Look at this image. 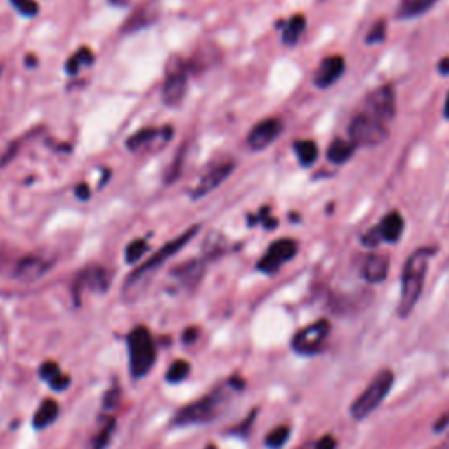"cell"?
Listing matches in <instances>:
<instances>
[{
	"mask_svg": "<svg viewBox=\"0 0 449 449\" xmlns=\"http://www.w3.org/2000/svg\"><path fill=\"white\" fill-rule=\"evenodd\" d=\"M244 383L239 379H230L211 391L206 397L192 402L186 408H183L174 416L176 427H193V425H207L214 419L221 418L230 408L237 395L242 391Z\"/></svg>",
	"mask_w": 449,
	"mask_h": 449,
	"instance_id": "obj_1",
	"label": "cell"
},
{
	"mask_svg": "<svg viewBox=\"0 0 449 449\" xmlns=\"http://www.w3.org/2000/svg\"><path fill=\"white\" fill-rule=\"evenodd\" d=\"M434 253H436L434 247H422V249H416L405 261L404 272H402L401 302H398L401 316L411 314L412 307L418 302L419 295H422L423 282H425L429 260Z\"/></svg>",
	"mask_w": 449,
	"mask_h": 449,
	"instance_id": "obj_2",
	"label": "cell"
},
{
	"mask_svg": "<svg viewBox=\"0 0 449 449\" xmlns=\"http://www.w3.org/2000/svg\"><path fill=\"white\" fill-rule=\"evenodd\" d=\"M199 228L200 226L195 225V226H192V228L186 230V232H183L181 235L176 237V239H172L171 242H167L165 246H162V249H158L157 253H155L153 256H151L150 260L146 261V263H143L139 268H137V271H134L125 282L126 295H129V293L136 292L137 286L143 285V282H146L148 279H150L151 275H153L155 272H157L158 268H160L162 265H164L165 261L169 260V258H172L176 253H179V251H181L183 247H185L186 244H188L190 240H192L193 237L197 235Z\"/></svg>",
	"mask_w": 449,
	"mask_h": 449,
	"instance_id": "obj_3",
	"label": "cell"
},
{
	"mask_svg": "<svg viewBox=\"0 0 449 449\" xmlns=\"http://www.w3.org/2000/svg\"><path fill=\"white\" fill-rule=\"evenodd\" d=\"M129 355H130V372L136 379H141L151 372L157 360V346L150 330L144 327H136L129 334Z\"/></svg>",
	"mask_w": 449,
	"mask_h": 449,
	"instance_id": "obj_4",
	"label": "cell"
},
{
	"mask_svg": "<svg viewBox=\"0 0 449 449\" xmlns=\"http://www.w3.org/2000/svg\"><path fill=\"white\" fill-rule=\"evenodd\" d=\"M391 384H393V372L391 370H381L372 381H370L369 386L360 393V397L349 408V412L355 419H363L367 416L372 415L377 408H379L381 402L386 398L388 391H390Z\"/></svg>",
	"mask_w": 449,
	"mask_h": 449,
	"instance_id": "obj_5",
	"label": "cell"
},
{
	"mask_svg": "<svg viewBox=\"0 0 449 449\" xmlns=\"http://www.w3.org/2000/svg\"><path fill=\"white\" fill-rule=\"evenodd\" d=\"M349 137L355 146H377L388 139V126L369 115H358L349 125Z\"/></svg>",
	"mask_w": 449,
	"mask_h": 449,
	"instance_id": "obj_6",
	"label": "cell"
},
{
	"mask_svg": "<svg viewBox=\"0 0 449 449\" xmlns=\"http://www.w3.org/2000/svg\"><path fill=\"white\" fill-rule=\"evenodd\" d=\"M367 112L365 115L372 116L374 119L381 123L393 122L395 115H397V98H395V90L390 84H383V86L376 88L370 91L369 97L365 100Z\"/></svg>",
	"mask_w": 449,
	"mask_h": 449,
	"instance_id": "obj_7",
	"label": "cell"
},
{
	"mask_svg": "<svg viewBox=\"0 0 449 449\" xmlns=\"http://www.w3.org/2000/svg\"><path fill=\"white\" fill-rule=\"evenodd\" d=\"M328 335H330V323L320 320L297 332L292 341V348L299 355H316L321 349V346L327 342Z\"/></svg>",
	"mask_w": 449,
	"mask_h": 449,
	"instance_id": "obj_8",
	"label": "cell"
},
{
	"mask_svg": "<svg viewBox=\"0 0 449 449\" xmlns=\"http://www.w3.org/2000/svg\"><path fill=\"white\" fill-rule=\"evenodd\" d=\"M186 86H188V74H186L185 65H183V62L179 58L172 60L167 69L164 91H162L165 104L171 105V108H176V105L181 104V100L186 95Z\"/></svg>",
	"mask_w": 449,
	"mask_h": 449,
	"instance_id": "obj_9",
	"label": "cell"
},
{
	"mask_svg": "<svg viewBox=\"0 0 449 449\" xmlns=\"http://www.w3.org/2000/svg\"><path fill=\"white\" fill-rule=\"evenodd\" d=\"M297 254V242L292 239H279L271 244L267 253L258 261V268L265 274H274L278 272L286 261L292 260Z\"/></svg>",
	"mask_w": 449,
	"mask_h": 449,
	"instance_id": "obj_10",
	"label": "cell"
},
{
	"mask_svg": "<svg viewBox=\"0 0 449 449\" xmlns=\"http://www.w3.org/2000/svg\"><path fill=\"white\" fill-rule=\"evenodd\" d=\"M281 122L275 118H268L265 122L258 123L253 130H251L249 137H247V144H249L251 150L261 151L268 146L271 143H274L278 139V136L281 134Z\"/></svg>",
	"mask_w": 449,
	"mask_h": 449,
	"instance_id": "obj_11",
	"label": "cell"
},
{
	"mask_svg": "<svg viewBox=\"0 0 449 449\" xmlns=\"http://www.w3.org/2000/svg\"><path fill=\"white\" fill-rule=\"evenodd\" d=\"M344 72V58L342 56H328L318 67L314 74V83L318 88H328Z\"/></svg>",
	"mask_w": 449,
	"mask_h": 449,
	"instance_id": "obj_12",
	"label": "cell"
},
{
	"mask_svg": "<svg viewBox=\"0 0 449 449\" xmlns=\"http://www.w3.org/2000/svg\"><path fill=\"white\" fill-rule=\"evenodd\" d=\"M233 171V164H220L218 167L211 169L207 174L202 176L200 183L197 185V188L193 190V199H200V197L207 195V193L213 192L214 188L221 185Z\"/></svg>",
	"mask_w": 449,
	"mask_h": 449,
	"instance_id": "obj_13",
	"label": "cell"
},
{
	"mask_svg": "<svg viewBox=\"0 0 449 449\" xmlns=\"http://www.w3.org/2000/svg\"><path fill=\"white\" fill-rule=\"evenodd\" d=\"M48 268L49 263L42 260V258L27 256L18 261L16 268H14V278L21 279V281H35L41 275H44Z\"/></svg>",
	"mask_w": 449,
	"mask_h": 449,
	"instance_id": "obj_14",
	"label": "cell"
},
{
	"mask_svg": "<svg viewBox=\"0 0 449 449\" xmlns=\"http://www.w3.org/2000/svg\"><path fill=\"white\" fill-rule=\"evenodd\" d=\"M388 267H390V261L384 254H370L363 263L362 274L369 282H381L386 278Z\"/></svg>",
	"mask_w": 449,
	"mask_h": 449,
	"instance_id": "obj_15",
	"label": "cell"
},
{
	"mask_svg": "<svg viewBox=\"0 0 449 449\" xmlns=\"http://www.w3.org/2000/svg\"><path fill=\"white\" fill-rule=\"evenodd\" d=\"M377 228H379L381 240H386V242H397V240L401 239L402 232H404V218H402V214L397 213V211L388 213Z\"/></svg>",
	"mask_w": 449,
	"mask_h": 449,
	"instance_id": "obj_16",
	"label": "cell"
},
{
	"mask_svg": "<svg viewBox=\"0 0 449 449\" xmlns=\"http://www.w3.org/2000/svg\"><path fill=\"white\" fill-rule=\"evenodd\" d=\"M77 286H86V288L93 289V292H105L109 288V274L108 271L100 267H91L86 272L79 275Z\"/></svg>",
	"mask_w": 449,
	"mask_h": 449,
	"instance_id": "obj_17",
	"label": "cell"
},
{
	"mask_svg": "<svg viewBox=\"0 0 449 449\" xmlns=\"http://www.w3.org/2000/svg\"><path fill=\"white\" fill-rule=\"evenodd\" d=\"M41 377L53 388L55 391H63L70 384L69 376L58 369L55 362H46L41 367Z\"/></svg>",
	"mask_w": 449,
	"mask_h": 449,
	"instance_id": "obj_18",
	"label": "cell"
},
{
	"mask_svg": "<svg viewBox=\"0 0 449 449\" xmlns=\"http://www.w3.org/2000/svg\"><path fill=\"white\" fill-rule=\"evenodd\" d=\"M355 143L353 141H344V139H335L334 143L328 146V151H327V157L328 160L332 162V164H337V165H342L346 164V162L349 160V158L353 157V153H355Z\"/></svg>",
	"mask_w": 449,
	"mask_h": 449,
	"instance_id": "obj_19",
	"label": "cell"
},
{
	"mask_svg": "<svg viewBox=\"0 0 449 449\" xmlns=\"http://www.w3.org/2000/svg\"><path fill=\"white\" fill-rule=\"evenodd\" d=\"M58 416V404L53 398H46L41 405H39L37 412L34 415V427L37 430L46 429L51 425Z\"/></svg>",
	"mask_w": 449,
	"mask_h": 449,
	"instance_id": "obj_20",
	"label": "cell"
},
{
	"mask_svg": "<svg viewBox=\"0 0 449 449\" xmlns=\"http://www.w3.org/2000/svg\"><path fill=\"white\" fill-rule=\"evenodd\" d=\"M437 2H439V0H402L397 16L401 18V20L416 18L419 16V14L427 13L429 9H432L434 4Z\"/></svg>",
	"mask_w": 449,
	"mask_h": 449,
	"instance_id": "obj_21",
	"label": "cell"
},
{
	"mask_svg": "<svg viewBox=\"0 0 449 449\" xmlns=\"http://www.w3.org/2000/svg\"><path fill=\"white\" fill-rule=\"evenodd\" d=\"M115 430H116V422H115V419H112V418L102 419L100 429H98V432L95 434V437L91 439L90 449H105V448H108V444L111 443Z\"/></svg>",
	"mask_w": 449,
	"mask_h": 449,
	"instance_id": "obj_22",
	"label": "cell"
},
{
	"mask_svg": "<svg viewBox=\"0 0 449 449\" xmlns=\"http://www.w3.org/2000/svg\"><path fill=\"white\" fill-rule=\"evenodd\" d=\"M304 30H306V18H304L302 14H297V16H293L292 20L286 23L285 32H282V41H285V44H295Z\"/></svg>",
	"mask_w": 449,
	"mask_h": 449,
	"instance_id": "obj_23",
	"label": "cell"
},
{
	"mask_svg": "<svg viewBox=\"0 0 449 449\" xmlns=\"http://www.w3.org/2000/svg\"><path fill=\"white\" fill-rule=\"evenodd\" d=\"M295 148V153L299 157V162L304 165V167H309L316 162L318 158V146L314 141H297L293 144Z\"/></svg>",
	"mask_w": 449,
	"mask_h": 449,
	"instance_id": "obj_24",
	"label": "cell"
},
{
	"mask_svg": "<svg viewBox=\"0 0 449 449\" xmlns=\"http://www.w3.org/2000/svg\"><path fill=\"white\" fill-rule=\"evenodd\" d=\"M174 275L179 281L185 282L186 286H190L200 279V275H202V265L199 261H190V263L181 265L178 271H174Z\"/></svg>",
	"mask_w": 449,
	"mask_h": 449,
	"instance_id": "obj_25",
	"label": "cell"
},
{
	"mask_svg": "<svg viewBox=\"0 0 449 449\" xmlns=\"http://www.w3.org/2000/svg\"><path fill=\"white\" fill-rule=\"evenodd\" d=\"M93 63V53L88 48H81L76 55H72L67 62V72L69 74H77L83 65H90Z\"/></svg>",
	"mask_w": 449,
	"mask_h": 449,
	"instance_id": "obj_26",
	"label": "cell"
},
{
	"mask_svg": "<svg viewBox=\"0 0 449 449\" xmlns=\"http://www.w3.org/2000/svg\"><path fill=\"white\" fill-rule=\"evenodd\" d=\"M157 136H158V130L144 129L141 130V132L134 134V137H130V139L126 141V146H129L130 150H139V148H143L144 144L151 143V141H153Z\"/></svg>",
	"mask_w": 449,
	"mask_h": 449,
	"instance_id": "obj_27",
	"label": "cell"
},
{
	"mask_svg": "<svg viewBox=\"0 0 449 449\" xmlns=\"http://www.w3.org/2000/svg\"><path fill=\"white\" fill-rule=\"evenodd\" d=\"M289 437V429L286 425L282 427H278V429L272 430L271 434L267 436V439H265V444H267L271 449H279L282 448L286 444V441H288Z\"/></svg>",
	"mask_w": 449,
	"mask_h": 449,
	"instance_id": "obj_28",
	"label": "cell"
},
{
	"mask_svg": "<svg viewBox=\"0 0 449 449\" xmlns=\"http://www.w3.org/2000/svg\"><path fill=\"white\" fill-rule=\"evenodd\" d=\"M190 374V363L185 360H178L171 365L167 370V381L169 383H181L186 376Z\"/></svg>",
	"mask_w": 449,
	"mask_h": 449,
	"instance_id": "obj_29",
	"label": "cell"
},
{
	"mask_svg": "<svg viewBox=\"0 0 449 449\" xmlns=\"http://www.w3.org/2000/svg\"><path fill=\"white\" fill-rule=\"evenodd\" d=\"M148 251V244L146 240L143 239H137L134 240V242L129 244V247H126V253H125V258L129 263H136L137 260H141L143 258V254Z\"/></svg>",
	"mask_w": 449,
	"mask_h": 449,
	"instance_id": "obj_30",
	"label": "cell"
},
{
	"mask_svg": "<svg viewBox=\"0 0 449 449\" xmlns=\"http://www.w3.org/2000/svg\"><path fill=\"white\" fill-rule=\"evenodd\" d=\"M11 2L25 16H35L39 13V6L35 0H11Z\"/></svg>",
	"mask_w": 449,
	"mask_h": 449,
	"instance_id": "obj_31",
	"label": "cell"
},
{
	"mask_svg": "<svg viewBox=\"0 0 449 449\" xmlns=\"http://www.w3.org/2000/svg\"><path fill=\"white\" fill-rule=\"evenodd\" d=\"M384 35H386V25H384V21H377V23L372 27V30L369 32V35H367V42H369V44L383 42Z\"/></svg>",
	"mask_w": 449,
	"mask_h": 449,
	"instance_id": "obj_32",
	"label": "cell"
},
{
	"mask_svg": "<svg viewBox=\"0 0 449 449\" xmlns=\"http://www.w3.org/2000/svg\"><path fill=\"white\" fill-rule=\"evenodd\" d=\"M335 446H337V443H335L334 437L323 436L321 439L314 441L313 444H309V446H306L304 449H335Z\"/></svg>",
	"mask_w": 449,
	"mask_h": 449,
	"instance_id": "obj_33",
	"label": "cell"
},
{
	"mask_svg": "<svg viewBox=\"0 0 449 449\" xmlns=\"http://www.w3.org/2000/svg\"><path fill=\"white\" fill-rule=\"evenodd\" d=\"M379 240H381L379 228H372L365 237H363V244H367V246H377Z\"/></svg>",
	"mask_w": 449,
	"mask_h": 449,
	"instance_id": "obj_34",
	"label": "cell"
},
{
	"mask_svg": "<svg viewBox=\"0 0 449 449\" xmlns=\"http://www.w3.org/2000/svg\"><path fill=\"white\" fill-rule=\"evenodd\" d=\"M76 195L79 197L81 200H88V199H90L91 192H90V188H88V185H84V183H81V185L76 188Z\"/></svg>",
	"mask_w": 449,
	"mask_h": 449,
	"instance_id": "obj_35",
	"label": "cell"
},
{
	"mask_svg": "<svg viewBox=\"0 0 449 449\" xmlns=\"http://www.w3.org/2000/svg\"><path fill=\"white\" fill-rule=\"evenodd\" d=\"M449 425V412H446V415L443 416V418L437 419V423L434 425V430H437V432H443L444 429Z\"/></svg>",
	"mask_w": 449,
	"mask_h": 449,
	"instance_id": "obj_36",
	"label": "cell"
},
{
	"mask_svg": "<svg viewBox=\"0 0 449 449\" xmlns=\"http://www.w3.org/2000/svg\"><path fill=\"white\" fill-rule=\"evenodd\" d=\"M439 72L443 76H449V58H443L439 63Z\"/></svg>",
	"mask_w": 449,
	"mask_h": 449,
	"instance_id": "obj_37",
	"label": "cell"
},
{
	"mask_svg": "<svg viewBox=\"0 0 449 449\" xmlns=\"http://www.w3.org/2000/svg\"><path fill=\"white\" fill-rule=\"evenodd\" d=\"M444 116H446V118L449 119V93L446 97V104H444Z\"/></svg>",
	"mask_w": 449,
	"mask_h": 449,
	"instance_id": "obj_38",
	"label": "cell"
},
{
	"mask_svg": "<svg viewBox=\"0 0 449 449\" xmlns=\"http://www.w3.org/2000/svg\"><path fill=\"white\" fill-rule=\"evenodd\" d=\"M434 449H449V437H448V439H446V441H444V443H443V444H439V446H437V448H434Z\"/></svg>",
	"mask_w": 449,
	"mask_h": 449,
	"instance_id": "obj_39",
	"label": "cell"
}]
</instances>
